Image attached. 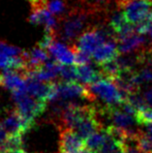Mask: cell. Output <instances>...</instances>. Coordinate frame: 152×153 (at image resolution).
<instances>
[{
  "mask_svg": "<svg viewBox=\"0 0 152 153\" xmlns=\"http://www.w3.org/2000/svg\"><path fill=\"white\" fill-rule=\"evenodd\" d=\"M95 12L85 9H73L65 17L60 19L56 36H59L66 42H72L82 34V30L87 26L88 19Z\"/></svg>",
  "mask_w": 152,
  "mask_h": 153,
  "instance_id": "1",
  "label": "cell"
},
{
  "mask_svg": "<svg viewBox=\"0 0 152 153\" xmlns=\"http://www.w3.org/2000/svg\"><path fill=\"white\" fill-rule=\"evenodd\" d=\"M22 51L21 49H19L17 47L10 46L7 43L0 41V52L5 53L6 55L10 56V57H15V56H19L22 55Z\"/></svg>",
  "mask_w": 152,
  "mask_h": 153,
  "instance_id": "22",
  "label": "cell"
},
{
  "mask_svg": "<svg viewBox=\"0 0 152 153\" xmlns=\"http://www.w3.org/2000/svg\"><path fill=\"white\" fill-rule=\"evenodd\" d=\"M0 153H4L3 151H1V150H0Z\"/></svg>",
  "mask_w": 152,
  "mask_h": 153,
  "instance_id": "30",
  "label": "cell"
},
{
  "mask_svg": "<svg viewBox=\"0 0 152 153\" xmlns=\"http://www.w3.org/2000/svg\"><path fill=\"white\" fill-rule=\"evenodd\" d=\"M99 153H124L122 142L106 130L105 143Z\"/></svg>",
  "mask_w": 152,
  "mask_h": 153,
  "instance_id": "14",
  "label": "cell"
},
{
  "mask_svg": "<svg viewBox=\"0 0 152 153\" xmlns=\"http://www.w3.org/2000/svg\"><path fill=\"white\" fill-rule=\"evenodd\" d=\"M12 60H13V57H10V56L6 55L5 53L0 52V68H2V69H8V68H10L11 69Z\"/></svg>",
  "mask_w": 152,
  "mask_h": 153,
  "instance_id": "24",
  "label": "cell"
},
{
  "mask_svg": "<svg viewBox=\"0 0 152 153\" xmlns=\"http://www.w3.org/2000/svg\"><path fill=\"white\" fill-rule=\"evenodd\" d=\"M127 101L129 102L137 111L145 108L146 104H147L145 97L142 96V94H139V91L134 92V93H130L129 95H128Z\"/></svg>",
  "mask_w": 152,
  "mask_h": 153,
  "instance_id": "20",
  "label": "cell"
},
{
  "mask_svg": "<svg viewBox=\"0 0 152 153\" xmlns=\"http://www.w3.org/2000/svg\"><path fill=\"white\" fill-rule=\"evenodd\" d=\"M143 97H145L146 103L149 105V106L152 108V86L149 87L148 89H146L145 92H143Z\"/></svg>",
  "mask_w": 152,
  "mask_h": 153,
  "instance_id": "26",
  "label": "cell"
},
{
  "mask_svg": "<svg viewBox=\"0 0 152 153\" xmlns=\"http://www.w3.org/2000/svg\"><path fill=\"white\" fill-rule=\"evenodd\" d=\"M4 153H27L24 150H22V148H19V149H15V150H11V151H6Z\"/></svg>",
  "mask_w": 152,
  "mask_h": 153,
  "instance_id": "27",
  "label": "cell"
},
{
  "mask_svg": "<svg viewBox=\"0 0 152 153\" xmlns=\"http://www.w3.org/2000/svg\"><path fill=\"white\" fill-rule=\"evenodd\" d=\"M46 7L53 15H62L66 10L65 2L63 0H47Z\"/></svg>",
  "mask_w": 152,
  "mask_h": 153,
  "instance_id": "17",
  "label": "cell"
},
{
  "mask_svg": "<svg viewBox=\"0 0 152 153\" xmlns=\"http://www.w3.org/2000/svg\"><path fill=\"white\" fill-rule=\"evenodd\" d=\"M0 126H1V124H0Z\"/></svg>",
  "mask_w": 152,
  "mask_h": 153,
  "instance_id": "31",
  "label": "cell"
},
{
  "mask_svg": "<svg viewBox=\"0 0 152 153\" xmlns=\"http://www.w3.org/2000/svg\"><path fill=\"white\" fill-rule=\"evenodd\" d=\"M12 97L16 105V108L21 114L23 119L31 125L34 124V119L41 115L47 108V102H43L32 97L27 91L12 92Z\"/></svg>",
  "mask_w": 152,
  "mask_h": 153,
  "instance_id": "2",
  "label": "cell"
},
{
  "mask_svg": "<svg viewBox=\"0 0 152 153\" xmlns=\"http://www.w3.org/2000/svg\"><path fill=\"white\" fill-rule=\"evenodd\" d=\"M26 70L19 71L10 68L4 69L0 73V86L12 92L26 91Z\"/></svg>",
  "mask_w": 152,
  "mask_h": 153,
  "instance_id": "6",
  "label": "cell"
},
{
  "mask_svg": "<svg viewBox=\"0 0 152 153\" xmlns=\"http://www.w3.org/2000/svg\"><path fill=\"white\" fill-rule=\"evenodd\" d=\"M152 27V11L146 16V17L142 19L139 23H137L135 26V30L137 33L143 35L148 33Z\"/></svg>",
  "mask_w": 152,
  "mask_h": 153,
  "instance_id": "21",
  "label": "cell"
},
{
  "mask_svg": "<svg viewBox=\"0 0 152 153\" xmlns=\"http://www.w3.org/2000/svg\"><path fill=\"white\" fill-rule=\"evenodd\" d=\"M85 148V140L74 129L61 130L59 140L60 153H79Z\"/></svg>",
  "mask_w": 152,
  "mask_h": 153,
  "instance_id": "7",
  "label": "cell"
},
{
  "mask_svg": "<svg viewBox=\"0 0 152 153\" xmlns=\"http://www.w3.org/2000/svg\"><path fill=\"white\" fill-rule=\"evenodd\" d=\"M29 53H30V57L36 60V61L41 64V65H44V64L49 60V52L46 50L42 49V48L39 47L38 45L34 47Z\"/></svg>",
  "mask_w": 152,
  "mask_h": 153,
  "instance_id": "18",
  "label": "cell"
},
{
  "mask_svg": "<svg viewBox=\"0 0 152 153\" xmlns=\"http://www.w3.org/2000/svg\"><path fill=\"white\" fill-rule=\"evenodd\" d=\"M106 139V129H101L100 131L92 134L85 140V149L90 153H99L102 148Z\"/></svg>",
  "mask_w": 152,
  "mask_h": 153,
  "instance_id": "13",
  "label": "cell"
},
{
  "mask_svg": "<svg viewBox=\"0 0 152 153\" xmlns=\"http://www.w3.org/2000/svg\"><path fill=\"white\" fill-rule=\"evenodd\" d=\"M22 136L21 135H8L5 144L3 146V152L11 151L22 148Z\"/></svg>",
  "mask_w": 152,
  "mask_h": 153,
  "instance_id": "16",
  "label": "cell"
},
{
  "mask_svg": "<svg viewBox=\"0 0 152 153\" xmlns=\"http://www.w3.org/2000/svg\"><path fill=\"white\" fill-rule=\"evenodd\" d=\"M60 76L64 82H74L78 79L77 66L73 65H62L60 70Z\"/></svg>",
  "mask_w": 152,
  "mask_h": 153,
  "instance_id": "19",
  "label": "cell"
},
{
  "mask_svg": "<svg viewBox=\"0 0 152 153\" xmlns=\"http://www.w3.org/2000/svg\"><path fill=\"white\" fill-rule=\"evenodd\" d=\"M136 120L139 125L147 126L149 124H152V108L146 106L142 110L137 111Z\"/></svg>",
  "mask_w": 152,
  "mask_h": 153,
  "instance_id": "15",
  "label": "cell"
},
{
  "mask_svg": "<svg viewBox=\"0 0 152 153\" xmlns=\"http://www.w3.org/2000/svg\"><path fill=\"white\" fill-rule=\"evenodd\" d=\"M1 126L8 135L23 136L33 125L25 121L15 108L6 111V114L1 121Z\"/></svg>",
  "mask_w": 152,
  "mask_h": 153,
  "instance_id": "5",
  "label": "cell"
},
{
  "mask_svg": "<svg viewBox=\"0 0 152 153\" xmlns=\"http://www.w3.org/2000/svg\"><path fill=\"white\" fill-rule=\"evenodd\" d=\"M7 136L8 134L6 133V131L4 130L2 126H0V150L2 151L3 149V146L5 144V142L7 140Z\"/></svg>",
  "mask_w": 152,
  "mask_h": 153,
  "instance_id": "25",
  "label": "cell"
},
{
  "mask_svg": "<svg viewBox=\"0 0 152 153\" xmlns=\"http://www.w3.org/2000/svg\"><path fill=\"white\" fill-rule=\"evenodd\" d=\"M47 52L51 58L55 59L62 65H73L75 64V51L73 48H68L66 45L59 42H53Z\"/></svg>",
  "mask_w": 152,
  "mask_h": 153,
  "instance_id": "10",
  "label": "cell"
},
{
  "mask_svg": "<svg viewBox=\"0 0 152 153\" xmlns=\"http://www.w3.org/2000/svg\"><path fill=\"white\" fill-rule=\"evenodd\" d=\"M149 33H150V36H151V38H152V27H151V29L149 31Z\"/></svg>",
  "mask_w": 152,
  "mask_h": 153,
  "instance_id": "29",
  "label": "cell"
},
{
  "mask_svg": "<svg viewBox=\"0 0 152 153\" xmlns=\"http://www.w3.org/2000/svg\"><path fill=\"white\" fill-rule=\"evenodd\" d=\"M146 50H147V51H148V52H149V53H150V54L152 55V43H150V45H149V47H148V48H147V49H146Z\"/></svg>",
  "mask_w": 152,
  "mask_h": 153,
  "instance_id": "28",
  "label": "cell"
},
{
  "mask_svg": "<svg viewBox=\"0 0 152 153\" xmlns=\"http://www.w3.org/2000/svg\"><path fill=\"white\" fill-rule=\"evenodd\" d=\"M119 55H120V51H119L117 43L106 42L95 50L92 53V58L94 59L97 65H101V64L117 59Z\"/></svg>",
  "mask_w": 152,
  "mask_h": 153,
  "instance_id": "9",
  "label": "cell"
},
{
  "mask_svg": "<svg viewBox=\"0 0 152 153\" xmlns=\"http://www.w3.org/2000/svg\"><path fill=\"white\" fill-rule=\"evenodd\" d=\"M94 98H99L105 103V106H117L124 100L119 88L113 80L101 79L94 83L87 84Z\"/></svg>",
  "mask_w": 152,
  "mask_h": 153,
  "instance_id": "3",
  "label": "cell"
},
{
  "mask_svg": "<svg viewBox=\"0 0 152 153\" xmlns=\"http://www.w3.org/2000/svg\"><path fill=\"white\" fill-rule=\"evenodd\" d=\"M76 98H83L88 101H95L94 96L87 85L85 86L79 84L76 80L57 82V97L55 100L67 101Z\"/></svg>",
  "mask_w": 152,
  "mask_h": 153,
  "instance_id": "4",
  "label": "cell"
},
{
  "mask_svg": "<svg viewBox=\"0 0 152 153\" xmlns=\"http://www.w3.org/2000/svg\"><path fill=\"white\" fill-rule=\"evenodd\" d=\"M104 43H106L105 40L99 34L95 26H91L82 34H81V36L77 40V44L74 47L76 49L85 51L92 55L95 50Z\"/></svg>",
  "mask_w": 152,
  "mask_h": 153,
  "instance_id": "8",
  "label": "cell"
},
{
  "mask_svg": "<svg viewBox=\"0 0 152 153\" xmlns=\"http://www.w3.org/2000/svg\"><path fill=\"white\" fill-rule=\"evenodd\" d=\"M77 75L78 79L85 84H91L98 82L102 78L99 70L96 71L89 64L85 65H77Z\"/></svg>",
  "mask_w": 152,
  "mask_h": 153,
  "instance_id": "12",
  "label": "cell"
},
{
  "mask_svg": "<svg viewBox=\"0 0 152 153\" xmlns=\"http://www.w3.org/2000/svg\"><path fill=\"white\" fill-rule=\"evenodd\" d=\"M75 51V64L76 65H85V64H89L91 61L92 55L87 53L85 51H79L73 47Z\"/></svg>",
  "mask_w": 152,
  "mask_h": 153,
  "instance_id": "23",
  "label": "cell"
},
{
  "mask_svg": "<svg viewBox=\"0 0 152 153\" xmlns=\"http://www.w3.org/2000/svg\"><path fill=\"white\" fill-rule=\"evenodd\" d=\"M145 39L139 33H132L117 40V46L120 53H129L136 50H141Z\"/></svg>",
  "mask_w": 152,
  "mask_h": 153,
  "instance_id": "11",
  "label": "cell"
}]
</instances>
